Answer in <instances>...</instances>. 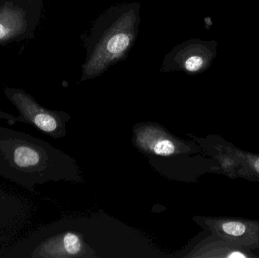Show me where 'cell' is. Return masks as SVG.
I'll use <instances>...</instances> for the list:
<instances>
[{"label":"cell","mask_w":259,"mask_h":258,"mask_svg":"<svg viewBox=\"0 0 259 258\" xmlns=\"http://www.w3.org/2000/svg\"><path fill=\"white\" fill-rule=\"evenodd\" d=\"M132 143L149 165L170 180L192 181L196 154L202 148L193 140H184L155 122H140L133 127Z\"/></svg>","instance_id":"1"},{"label":"cell","mask_w":259,"mask_h":258,"mask_svg":"<svg viewBox=\"0 0 259 258\" xmlns=\"http://www.w3.org/2000/svg\"><path fill=\"white\" fill-rule=\"evenodd\" d=\"M202 151L217 162L211 172L223 174L228 178H242L259 182V154L243 151L220 136L198 137L188 134Z\"/></svg>","instance_id":"2"},{"label":"cell","mask_w":259,"mask_h":258,"mask_svg":"<svg viewBox=\"0 0 259 258\" xmlns=\"http://www.w3.org/2000/svg\"><path fill=\"white\" fill-rule=\"evenodd\" d=\"M136 15L134 11L122 14L103 33L86 65L88 77L100 74L128 49L134 38Z\"/></svg>","instance_id":"3"},{"label":"cell","mask_w":259,"mask_h":258,"mask_svg":"<svg viewBox=\"0 0 259 258\" xmlns=\"http://www.w3.org/2000/svg\"><path fill=\"white\" fill-rule=\"evenodd\" d=\"M193 221L214 236L252 251L259 249V221L225 216H196Z\"/></svg>","instance_id":"4"},{"label":"cell","mask_w":259,"mask_h":258,"mask_svg":"<svg viewBox=\"0 0 259 258\" xmlns=\"http://www.w3.org/2000/svg\"><path fill=\"white\" fill-rule=\"evenodd\" d=\"M191 258H255L252 251L210 233L184 256Z\"/></svg>","instance_id":"5"},{"label":"cell","mask_w":259,"mask_h":258,"mask_svg":"<svg viewBox=\"0 0 259 258\" xmlns=\"http://www.w3.org/2000/svg\"><path fill=\"white\" fill-rule=\"evenodd\" d=\"M50 257L96 258V251L86 243L82 233L68 232L52 239L46 245Z\"/></svg>","instance_id":"6"},{"label":"cell","mask_w":259,"mask_h":258,"mask_svg":"<svg viewBox=\"0 0 259 258\" xmlns=\"http://www.w3.org/2000/svg\"><path fill=\"white\" fill-rule=\"evenodd\" d=\"M26 27V14L22 9L6 4L0 6V41L19 36Z\"/></svg>","instance_id":"7"},{"label":"cell","mask_w":259,"mask_h":258,"mask_svg":"<svg viewBox=\"0 0 259 258\" xmlns=\"http://www.w3.org/2000/svg\"><path fill=\"white\" fill-rule=\"evenodd\" d=\"M15 164L20 168L35 166L39 162L40 156L36 150L27 146L18 147L14 153Z\"/></svg>","instance_id":"8"},{"label":"cell","mask_w":259,"mask_h":258,"mask_svg":"<svg viewBox=\"0 0 259 258\" xmlns=\"http://www.w3.org/2000/svg\"><path fill=\"white\" fill-rule=\"evenodd\" d=\"M203 65L204 59L197 55H191L183 62L184 68L189 72H196Z\"/></svg>","instance_id":"9"}]
</instances>
